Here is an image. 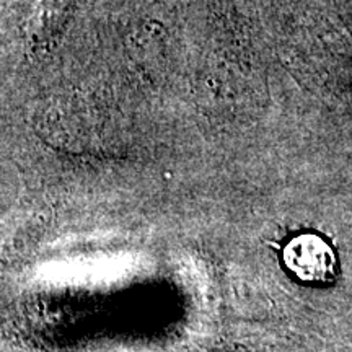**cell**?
I'll use <instances>...</instances> for the list:
<instances>
[{
	"label": "cell",
	"mask_w": 352,
	"mask_h": 352,
	"mask_svg": "<svg viewBox=\"0 0 352 352\" xmlns=\"http://www.w3.org/2000/svg\"><path fill=\"white\" fill-rule=\"evenodd\" d=\"M284 263L298 279L307 283H328L334 276L333 250L316 235H300L284 250Z\"/></svg>",
	"instance_id": "1"
}]
</instances>
